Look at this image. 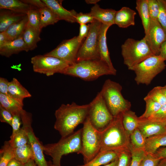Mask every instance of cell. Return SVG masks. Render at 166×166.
I'll list each match as a JSON object with an SVG mask.
<instances>
[{
	"instance_id": "obj_6",
	"label": "cell",
	"mask_w": 166,
	"mask_h": 166,
	"mask_svg": "<svg viewBox=\"0 0 166 166\" xmlns=\"http://www.w3.org/2000/svg\"><path fill=\"white\" fill-rule=\"evenodd\" d=\"M121 48L124 63L129 70L154 55L144 38L140 40L128 38L122 45Z\"/></svg>"
},
{
	"instance_id": "obj_11",
	"label": "cell",
	"mask_w": 166,
	"mask_h": 166,
	"mask_svg": "<svg viewBox=\"0 0 166 166\" xmlns=\"http://www.w3.org/2000/svg\"><path fill=\"white\" fill-rule=\"evenodd\" d=\"M33 71L47 76L57 73H62L69 65L65 61L56 57L38 55L31 59Z\"/></svg>"
},
{
	"instance_id": "obj_4",
	"label": "cell",
	"mask_w": 166,
	"mask_h": 166,
	"mask_svg": "<svg viewBox=\"0 0 166 166\" xmlns=\"http://www.w3.org/2000/svg\"><path fill=\"white\" fill-rule=\"evenodd\" d=\"M81 128L69 135L61 138L57 143L43 145L44 153L52 158L56 166H61L62 157L67 154L81 151Z\"/></svg>"
},
{
	"instance_id": "obj_1",
	"label": "cell",
	"mask_w": 166,
	"mask_h": 166,
	"mask_svg": "<svg viewBox=\"0 0 166 166\" xmlns=\"http://www.w3.org/2000/svg\"><path fill=\"white\" fill-rule=\"evenodd\" d=\"M89 104L79 105L74 102L62 104L55 111L54 128L61 138L74 132L79 124H83L88 116Z\"/></svg>"
},
{
	"instance_id": "obj_49",
	"label": "cell",
	"mask_w": 166,
	"mask_h": 166,
	"mask_svg": "<svg viewBox=\"0 0 166 166\" xmlns=\"http://www.w3.org/2000/svg\"><path fill=\"white\" fill-rule=\"evenodd\" d=\"M9 81L5 78L0 77V93L8 95Z\"/></svg>"
},
{
	"instance_id": "obj_21",
	"label": "cell",
	"mask_w": 166,
	"mask_h": 166,
	"mask_svg": "<svg viewBox=\"0 0 166 166\" xmlns=\"http://www.w3.org/2000/svg\"><path fill=\"white\" fill-rule=\"evenodd\" d=\"M24 51L28 52L29 50L23 40L22 36L8 42L0 47V55L7 57Z\"/></svg>"
},
{
	"instance_id": "obj_60",
	"label": "cell",
	"mask_w": 166,
	"mask_h": 166,
	"mask_svg": "<svg viewBox=\"0 0 166 166\" xmlns=\"http://www.w3.org/2000/svg\"><path fill=\"white\" fill-rule=\"evenodd\" d=\"M158 122L163 123L166 126V117Z\"/></svg>"
},
{
	"instance_id": "obj_37",
	"label": "cell",
	"mask_w": 166,
	"mask_h": 166,
	"mask_svg": "<svg viewBox=\"0 0 166 166\" xmlns=\"http://www.w3.org/2000/svg\"><path fill=\"white\" fill-rule=\"evenodd\" d=\"M28 24L35 29L41 31L40 29V14L38 9L33 7L28 11L26 14Z\"/></svg>"
},
{
	"instance_id": "obj_44",
	"label": "cell",
	"mask_w": 166,
	"mask_h": 166,
	"mask_svg": "<svg viewBox=\"0 0 166 166\" xmlns=\"http://www.w3.org/2000/svg\"><path fill=\"white\" fill-rule=\"evenodd\" d=\"M76 19V22L80 24H86L88 23H91L97 21L90 13H83L80 12L77 13Z\"/></svg>"
},
{
	"instance_id": "obj_55",
	"label": "cell",
	"mask_w": 166,
	"mask_h": 166,
	"mask_svg": "<svg viewBox=\"0 0 166 166\" xmlns=\"http://www.w3.org/2000/svg\"><path fill=\"white\" fill-rule=\"evenodd\" d=\"M24 166H38L33 159H30L24 164Z\"/></svg>"
},
{
	"instance_id": "obj_53",
	"label": "cell",
	"mask_w": 166,
	"mask_h": 166,
	"mask_svg": "<svg viewBox=\"0 0 166 166\" xmlns=\"http://www.w3.org/2000/svg\"><path fill=\"white\" fill-rule=\"evenodd\" d=\"M10 42L4 32L0 33V47Z\"/></svg>"
},
{
	"instance_id": "obj_23",
	"label": "cell",
	"mask_w": 166,
	"mask_h": 166,
	"mask_svg": "<svg viewBox=\"0 0 166 166\" xmlns=\"http://www.w3.org/2000/svg\"><path fill=\"white\" fill-rule=\"evenodd\" d=\"M8 95L15 99L22 102L24 99L31 97L28 91L15 78L9 82Z\"/></svg>"
},
{
	"instance_id": "obj_52",
	"label": "cell",
	"mask_w": 166,
	"mask_h": 166,
	"mask_svg": "<svg viewBox=\"0 0 166 166\" xmlns=\"http://www.w3.org/2000/svg\"><path fill=\"white\" fill-rule=\"evenodd\" d=\"M159 55L165 61L166 60V40L161 46Z\"/></svg>"
},
{
	"instance_id": "obj_2",
	"label": "cell",
	"mask_w": 166,
	"mask_h": 166,
	"mask_svg": "<svg viewBox=\"0 0 166 166\" xmlns=\"http://www.w3.org/2000/svg\"><path fill=\"white\" fill-rule=\"evenodd\" d=\"M122 114L113 118L101 132L100 152L113 151L116 152L129 149L130 135L122 123Z\"/></svg>"
},
{
	"instance_id": "obj_14",
	"label": "cell",
	"mask_w": 166,
	"mask_h": 166,
	"mask_svg": "<svg viewBox=\"0 0 166 166\" xmlns=\"http://www.w3.org/2000/svg\"><path fill=\"white\" fill-rule=\"evenodd\" d=\"M144 38L154 55H159L161 46L166 40V34L157 20L151 19Z\"/></svg>"
},
{
	"instance_id": "obj_39",
	"label": "cell",
	"mask_w": 166,
	"mask_h": 166,
	"mask_svg": "<svg viewBox=\"0 0 166 166\" xmlns=\"http://www.w3.org/2000/svg\"><path fill=\"white\" fill-rule=\"evenodd\" d=\"M129 149L132 156L130 166H139L140 162L145 153L144 148H135L130 143Z\"/></svg>"
},
{
	"instance_id": "obj_19",
	"label": "cell",
	"mask_w": 166,
	"mask_h": 166,
	"mask_svg": "<svg viewBox=\"0 0 166 166\" xmlns=\"http://www.w3.org/2000/svg\"><path fill=\"white\" fill-rule=\"evenodd\" d=\"M116 11L112 9H102L97 4L91 8L90 13L96 20L101 24L111 26L114 24Z\"/></svg>"
},
{
	"instance_id": "obj_15",
	"label": "cell",
	"mask_w": 166,
	"mask_h": 166,
	"mask_svg": "<svg viewBox=\"0 0 166 166\" xmlns=\"http://www.w3.org/2000/svg\"><path fill=\"white\" fill-rule=\"evenodd\" d=\"M57 15L60 20H64L71 23L76 22L77 13L74 10H68L62 5L63 0H42Z\"/></svg>"
},
{
	"instance_id": "obj_22",
	"label": "cell",
	"mask_w": 166,
	"mask_h": 166,
	"mask_svg": "<svg viewBox=\"0 0 166 166\" xmlns=\"http://www.w3.org/2000/svg\"><path fill=\"white\" fill-rule=\"evenodd\" d=\"M0 105L9 111L13 116L20 115L23 110V102L15 99L8 94L0 93Z\"/></svg>"
},
{
	"instance_id": "obj_38",
	"label": "cell",
	"mask_w": 166,
	"mask_h": 166,
	"mask_svg": "<svg viewBox=\"0 0 166 166\" xmlns=\"http://www.w3.org/2000/svg\"><path fill=\"white\" fill-rule=\"evenodd\" d=\"M146 97L158 103L161 105L166 103V98L161 91L159 86L154 87Z\"/></svg>"
},
{
	"instance_id": "obj_61",
	"label": "cell",
	"mask_w": 166,
	"mask_h": 166,
	"mask_svg": "<svg viewBox=\"0 0 166 166\" xmlns=\"http://www.w3.org/2000/svg\"><path fill=\"white\" fill-rule=\"evenodd\" d=\"M48 164V166H56L53 164L52 162L51 161H49L48 162H47Z\"/></svg>"
},
{
	"instance_id": "obj_43",
	"label": "cell",
	"mask_w": 166,
	"mask_h": 166,
	"mask_svg": "<svg viewBox=\"0 0 166 166\" xmlns=\"http://www.w3.org/2000/svg\"><path fill=\"white\" fill-rule=\"evenodd\" d=\"M148 6L151 19L157 20L159 6L157 0H148Z\"/></svg>"
},
{
	"instance_id": "obj_17",
	"label": "cell",
	"mask_w": 166,
	"mask_h": 166,
	"mask_svg": "<svg viewBox=\"0 0 166 166\" xmlns=\"http://www.w3.org/2000/svg\"><path fill=\"white\" fill-rule=\"evenodd\" d=\"M139 119L138 128L146 138L166 132V126L160 122Z\"/></svg>"
},
{
	"instance_id": "obj_62",
	"label": "cell",
	"mask_w": 166,
	"mask_h": 166,
	"mask_svg": "<svg viewBox=\"0 0 166 166\" xmlns=\"http://www.w3.org/2000/svg\"><path fill=\"white\" fill-rule=\"evenodd\" d=\"M165 1H166V0H165Z\"/></svg>"
},
{
	"instance_id": "obj_30",
	"label": "cell",
	"mask_w": 166,
	"mask_h": 166,
	"mask_svg": "<svg viewBox=\"0 0 166 166\" xmlns=\"http://www.w3.org/2000/svg\"><path fill=\"white\" fill-rule=\"evenodd\" d=\"M40 14V28L41 30L44 27L53 25L60 19L53 11L47 6L38 9Z\"/></svg>"
},
{
	"instance_id": "obj_42",
	"label": "cell",
	"mask_w": 166,
	"mask_h": 166,
	"mask_svg": "<svg viewBox=\"0 0 166 166\" xmlns=\"http://www.w3.org/2000/svg\"><path fill=\"white\" fill-rule=\"evenodd\" d=\"M117 152L119 159L118 166H130L132 156L129 149H124Z\"/></svg>"
},
{
	"instance_id": "obj_10",
	"label": "cell",
	"mask_w": 166,
	"mask_h": 166,
	"mask_svg": "<svg viewBox=\"0 0 166 166\" xmlns=\"http://www.w3.org/2000/svg\"><path fill=\"white\" fill-rule=\"evenodd\" d=\"M88 35L78 51L76 62L84 60L100 58L98 40L101 23L96 21L89 24Z\"/></svg>"
},
{
	"instance_id": "obj_3",
	"label": "cell",
	"mask_w": 166,
	"mask_h": 166,
	"mask_svg": "<svg viewBox=\"0 0 166 166\" xmlns=\"http://www.w3.org/2000/svg\"><path fill=\"white\" fill-rule=\"evenodd\" d=\"M62 74L79 77L86 81H93L104 75H115L100 58L76 62L69 65Z\"/></svg>"
},
{
	"instance_id": "obj_13",
	"label": "cell",
	"mask_w": 166,
	"mask_h": 166,
	"mask_svg": "<svg viewBox=\"0 0 166 166\" xmlns=\"http://www.w3.org/2000/svg\"><path fill=\"white\" fill-rule=\"evenodd\" d=\"M81 42L77 36L62 41L55 49L44 55L58 58L67 62L69 65L74 63Z\"/></svg>"
},
{
	"instance_id": "obj_29",
	"label": "cell",
	"mask_w": 166,
	"mask_h": 166,
	"mask_svg": "<svg viewBox=\"0 0 166 166\" xmlns=\"http://www.w3.org/2000/svg\"><path fill=\"white\" fill-rule=\"evenodd\" d=\"M139 119L135 113L130 110L122 114V121L123 126L128 134L130 135L138 128Z\"/></svg>"
},
{
	"instance_id": "obj_54",
	"label": "cell",
	"mask_w": 166,
	"mask_h": 166,
	"mask_svg": "<svg viewBox=\"0 0 166 166\" xmlns=\"http://www.w3.org/2000/svg\"><path fill=\"white\" fill-rule=\"evenodd\" d=\"M24 164L14 158L10 161L7 166H24Z\"/></svg>"
},
{
	"instance_id": "obj_20",
	"label": "cell",
	"mask_w": 166,
	"mask_h": 166,
	"mask_svg": "<svg viewBox=\"0 0 166 166\" xmlns=\"http://www.w3.org/2000/svg\"><path fill=\"white\" fill-rule=\"evenodd\" d=\"M26 14L6 9H0V32L5 31L10 26L23 19Z\"/></svg>"
},
{
	"instance_id": "obj_34",
	"label": "cell",
	"mask_w": 166,
	"mask_h": 166,
	"mask_svg": "<svg viewBox=\"0 0 166 166\" xmlns=\"http://www.w3.org/2000/svg\"><path fill=\"white\" fill-rule=\"evenodd\" d=\"M9 141L13 148L20 147L28 144L26 132L22 127L14 136L10 137Z\"/></svg>"
},
{
	"instance_id": "obj_28",
	"label": "cell",
	"mask_w": 166,
	"mask_h": 166,
	"mask_svg": "<svg viewBox=\"0 0 166 166\" xmlns=\"http://www.w3.org/2000/svg\"><path fill=\"white\" fill-rule=\"evenodd\" d=\"M40 33L41 31L33 28L28 23L22 37L29 50H32L37 47V43L41 40Z\"/></svg>"
},
{
	"instance_id": "obj_8",
	"label": "cell",
	"mask_w": 166,
	"mask_h": 166,
	"mask_svg": "<svg viewBox=\"0 0 166 166\" xmlns=\"http://www.w3.org/2000/svg\"><path fill=\"white\" fill-rule=\"evenodd\" d=\"M82 148L81 154L84 163L94 158L101 149V132L92 125L87 117L81 128Z\"/></svg>"
},
{
	"instance_id": "obj_57",
	"label": "cell",
	"mask_w": 166,
	"mask_h": 166,
	"mask_svg": "<svg viewBox=\"0 0 166 166\" xmlns=\"http://www.w3.org/2000/svg\"><path fill=\"white\" fill-rule=\"evenodd\" d=\"M156 166H166V158L161 159Z\"/></svg>"
},
{
	"instance_id": "obj_58",
	"label": "cell",
	"mask_w": 166,
	"mask_h": 166,
	"mask_svg": "<svg viewBox=\"0 0 166 166\" xmlns=\"http://www.w3.org/2000/svg\"><path fill=\"white\" fill-rule=\"evenodd\" d=\"M99 0H86L85 2L88 4H94L95 5L100 1Z\"/></svg>"
},
{
	"instance_id": "obj_16",
	"label": "cell",
	"mask_w": 166,
	"mask_h": 166,
	"mask_svg": "<svg viewBox=\"0 0 166 166\" xmlns=\"http://www.w3.org/2000/svg\"><path fill=\"white\" fill-rule=\"evenodd\" d=\"M110 26L101 24L98 40V51L100 58L109 66L116 75L117 70L113 67L109 56L106 42V33Z\"/></svg>"
},
{
	"instance_id": "obj_25",
	"label": "cell",
	"mask_w": 166,
	"mask_h": 166,
	"mask_svg": "<svg viewBox=\"0 0 166 166\" xmlns=\"http://www.w3.org/2000/svg\"><path fill=\"white\" fill-rule=\"evenodd\" d=\"M28 23L26 15L20 21L10 26L5 31L10 42L22 37Z\"/></svg>"
},
{
	"instance_id": "obj_33",
	"label": "cell",
	"mask_w": 166,
	"mask_h": 166,
	"mask_svg": "<svg viewBox=\"0 0 166 166\" xmlns=\"http://www.w3.org/2000/svg\"><path fill=\"white\" fill-rule=\"evenodd\" d=\"M14 158V148L9 141L4 142L0 151V166H7L10 161Z\"/></svg>"
},
{
	"instance_id": "obj_24",
	"label": "cell",
	"mask_w": 166,
	"mask_h": 166,
	"mask_svg": "<svg viewBox=\"0 0 166 166\" xmlns=\"http://www.w3.org/2000/svg\"><path fill=\"white\" fill-rule=\"evenodd\" d=\"M118 158L117 152L113 151L100 152L89 162L77 166H101L108 164Z\"/></svg>"
},
{
	"instance_id": "obj_40",
	"label": "cell",
	"mask_w": 166,
	"mask_h": 166,
	"mask_svg": "<svg viewBox=\"0 0 166 166\" xmlns=\"http://www.w3.org/2000/svg\"><path fill=\"white\" fill-rule=\"evenodd\" d=\"M162 159L155 154L146 152L141 159L139 166H156L159 161Z\"/></svg>"
},
{
	"instance_id": "obj_47",
	"label": "cell",
	"mask_w": 166,
	"mask_h": 166,
	"mask_svg": "<svg viewBox=\"0 0 166 166\" xmlns=\"http://www.w3.org/2000/svg\"><path fill=\"white\" fill-rule=\"evenodd\" d=\"M21 123L22 122L20 115H15L13 116L11 125L12 128V132L10 137L14 136L20 130Z\"/></svg>"
},
{
	"instance_id": "obj_32",
	"label": "cell",
	"mask_w": 166,
	"mask_h": 166,
	"mask_svg": "<svg viewBox=\"0 0 166 166\" xmlns=\"http://www.w3.org/2000/svg\"><path fill=\"white\" fill-rule=\"evenodd\" d=\"M14 158L24 164L30 159H34V153L30 144H27L22 146L14 148Z\"/></svg>"
},
{
	"instance_id": "obj_5",
	"label": "cell",
	"mask_w": 166,
	"mask_h": 166,
	"mask_svg": "<svg viewBox=\"0 0 166 166\" xmlns=\"http://www.w3.org/2000/svg\"><path fill=\"white\" fill-rule=\"evenodd\" d=\"M122 89L120 84L108 79L105 81L100 91L109 111L114 117L130 110L131 103L124 97Z\"/></svg>"
},
{
	"instance_id": "obj_35",
	"label": "cell",
	"mask_w": 166,
	"mask_h": 166,
	"mask_svg": "<svg viewBox=\"0 0 166 166\" xmlns=\"http://www.w3.org/2000/svg\"><path fill=\"white\" fill-rule=\"evenodd\" d=\"M144 99L146 103V109L143 114L139 117L140 119H148L156 113L162 106L158 103L146 97Z\"/></svg>"
},
{
	"instance_id": "obj_18",
	"label": "cell",
	"mask_w": 166,
	"mask_h": 166,
	"mask_svg": "<svg viewBox=\"0 0 166 166\" xmlns=\"http://www.w3.org/2000/svg\"><path fill=\"white\" fill-rule=\"evenodd\" d=\"M136 14L134 10L128 7H122L116 11L114 19V24L122 28H126L135 24V17Z\"/></svg>"
},
{
	"instance_id": "obj_27",
	"label": "cell",
	"mask_w": 166,
	"mask_h": 166,
	"mask_svg": "<svg viewBox=\"0 0 166 166\" xmlns=\"http://www.w3.org/2000/svg\"><path fill=\"white\" fill-rule=\"evenodd\" d=\"M33 6L25 3L21 0H0V9L9 10L15 12L26 14Z\"/></svg>"
},
{
	"instance_id": "obj_51",
	"label": "cell",
	"mask_w": 166,
	"mask_h": 166,
	"mask_svg": "<svg viewBox=\"0 0 166 166\" xmlns=\"http://www.w3.org/2000/svg\"><path fill=\"white\" fill-rule=\"evenodd\" d=\"M154 154L161 159L166 158V146L159 148Z\"/></svg>"
},
{
	"instance_id": "obj_31",
	"label": "cell",
	"mask_w": 166,
	"mask_h": 166,
	"mask_svg": "<svg viewBox=\"0 0 166 166\" xmlns=\"http://www.w3.org/2000/svg\"><path fill=\"white\" fill-rule=\"evenodd\" d=\"M136 9L141 19L145 34L147 32L151 21L148 6V0H137Z\"/></svg>"
},
{
	"instance_id": "obj_48",
	"label": "cell",
	"mask_w": 166,
	"mask_h": 166,
	"mask_svg": "<svg viewBox=\"0 0 166 166\" xmlns=\"http://www.w3.org/2000/svg\"><path fill=\"white\" fill-rule=\"evenodd\" d=\"M89 30V26L86 24H80L79 32L77 36L79 41L82 42L83 40L86 38L88 35Z\"/></svg>"
},
{
	"instance_id": "obj_45",
	"label": "cell",
	"mask_w": 166,
	"mask_h": 166,
	"mask_svg": "<svg viewBox=\"0 0 166 166\" xmlns=\"http://www.w3.org/2000/svg\"><path fill=\"white\" fill-rule=\"evenodd\" d=\"M13 115L8 110L0 105V121L11 126Z\"/></svg>"
},
{
	"instance_id": "obj_50",
	"label": "cell",
	"mask_w": 166,
	"mask_h": 166,
	"mask_svg": "<svg viewBox=\"0 0 166 166\" xmlns=\"http://www.w3.org/2000/svg\"><path fill=\"white\" fill-rule=\"evenodd\" d=\"M23 2L37 7L38 9L47 6L42 0H23Z\"/></svg>"
},
{
	"instance_id": "obj_36",
	"label": "cell",
	"mask_w": 166,
	"mask_h": 166,
	"mask_svg": "<svg viewBox=\"0 0 166 166\" xmlns=\"http://www.w3.org/2000/svg\"><path fill=\"white\" fill-rule=\"evenodd\" d=\"M146 138L137 128L130 135L131 144L136 149L144 148L146 144Z\"/></svg>"
},
{
	"instance_id": "obj_46",
	"label": "cell",
	"mask_w": 166,
	"mask_h": 166,
	"mask_svg": "<svg viewBox=\"0 0 166 166\" xmlns=\"http://www.w3.org/2000/svg\"><path fill=\"white\" fill-rule=\"evenodd\" d=\"M166 117V103L162 105L156 113L147 119L151 121L158 122Z\"/></svg>"
},
{
	"instance_id": "obj_56",
	"label": "cell",
	"mask_w": 166,
	"mask_h": 166,
	"mask_svg": "<svg viewBox=\"0 0 166 166\" xmlns=\"http://www.w3.org/2000/svg\"><path fill=\"white\" fill-rule=\"evenodd\" d=\"M119 162L118 157L112 162L103 166H118Z\"/></svg>"
},
{
	"instance_id": "obj_7",
	"label": "cell",
	"mask_w": 166,
	"mask_h": 166,
	"mask_svg": "<svg viewBox=\"0 0 166 166\" xmlns=\"http://www.w3.org/2000/svg\"><path fill=\"white\" fill-rule=\"evenodd\" d=\"M164 61L160 56L154 55L132 67L130 70L136 74L135 81L136 84H150L154 78L165 69Z\"/></svg>"
},
{
	"instance_id": "obj_9",
	"label": "cell",
	"mask_w": 166,
	"mask_h": 166,
	"mask_svg": "<svg viewBox=\"0 0 166 166\" xmlns=\"http://www.w3.org/2000/svg\"><path fill=\"white\" fill-rule=\"evenodd\" d=\"M89 104L87 117L92 125L99 131H102L113 120L100 92Z\"/></svg>"
},
{
	"instance_id": "obj_41",
	"label": "cell",
	"mask_w": 166,
	"mask_h": 166,
	"mask_svg": "<svg viewBox=\"0 0 166 166\" xmlns=\"http://www.w3.org/2000/svg\"><path fill=\"white\" fill-rule=\"evenodd\" d=\"M157 1L159 6V12L157 21L166 34V1L165 0Z\"/></svg>"
},
{
	"instance_id": "obj_59",
	"label": "cell",
	"mask_w": 166,
	"mask_h": 166,
	"mask_svg": "<svg viewBox=\"0 0 166 166\" xmlns=\"http://www.w3.org/2000/svg\"><path fill=\"white\" fill-rule=\"evenodd\" d=\"M160 89L163 94L166 98V85L163 86H159Z\"/></svg>"
},
{
	"instance_id": "obj_26",
	"label": "cell",
	"mask_w": 166,
	"mask_h": 166,
	"mask_svg": "<svg viewBox=\"0 0 166 166\" xmlns=\"http://www.w3.org/2000/svg\"><path fill=\"white\" fill-rule=\"evenodd\" d=\"M166 146V132L146 138L144 148L148 153L154 154L159 148Z\"/></svg>"
},
{
	"instance_id": "obj_12",
	"label": "cell",
	"mask_w": 166,
	"mask_h": 166,
	"mask_svg": "<svg viewBox=\"0 0 166 166\" xmlns=\"http://www.w3.org/2000/svg\"><path fill=\"white\" fill-rule=\"evenodd\" d=\"M22 127L26 131L28 138V144L30 145L34 153V160L38 166H48L43 153V145L35 135L31 124L32 115L23 110L20 114Z\"/></svg>"
}]
</instances>
